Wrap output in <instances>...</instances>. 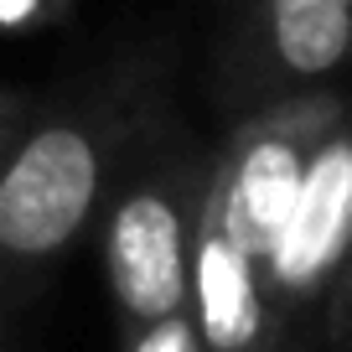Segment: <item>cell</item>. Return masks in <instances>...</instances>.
Masks as SVG:
<instances>
[{"label": "cell", "mask_w": 352, "mask_h": 352, "mask_svg": "<svg viewBox=\"0 0 352 352\" xmlns=\"http://www.w3.org/2000/svg\"><path fill=\"white\" fill-rule=\"evenodd\" d=\"M347 202H352V161H347V135L331 120L321 140L311 145L306 171H300L296 202L280 223L275 243V300L280 311L316 306L327 280L342 275L347 254Z\"/></svg>", "instance_id": "3"}, {"label": "cell", "mask_w": 352, "mask_h": 352, "mask_svg": "<svg viewBox=\"0 0 352 352\" xmlns=\"http://www.w3.org/2000/svg\"><path fill=\"white\" fill-rule=\"evenodd\" d=\"M264 42L285 78L321 83L352 47V0H264Z\"/></svg>", "instance_id": "4"}, {"label": "cell", "mask_w": 352, "mask_h": 352, "mask_svg": "<svg viewBox=\"0 0 352 352\" xmlns=\"http://www.w3.org/2000/svg\"><path fill=\"white\" fill-rule=\"evenodd\" d=\"M130 352H197V327H192V311L161 321V327H145L130 337Z\"/></svg>", "instance_id": "5"}, {"label": "cell", "mask_w": 352, "mask_h": 352, "mask_svg": "<svg viewBox=\"0 0 352 352\" xmlns=\"http://www.w3.org/2000/svg\"><path fill=\"white\" fill-rule=\"evenodd\" d=\"M109 124L52 114L0 161V306L78 243L109 187Z\"/></svg>", "instance_id": "1"}, {"label": "cell", "mask_w": 352, "mask_h": 352, "mask_svg": "<svg viewBox=\"0 0 352 352\" xmlns=\"http://www.w3.org/2000/svg\"><path fill=\"white\" fill-rule=\"evenodd\" d=\"M285 352H306V347H285Z\"/></svg>", "instance_id": "6"}, {"label": "cell", "mask_w": 352, "mask_h": 352, "mask_svg": "<svg viewBox=\"0 0 352 352\" xmlns=\"http://www.w3.org/2000/svg\"><path fill=\"white\" fill-rule=\"evenodd\" d=\"M197 197L187 171L140 176L109 202L104 223V280L124 331H145L192 306V228Z\"/></svg>", "instance_id": "2"}]
</instances>
